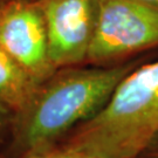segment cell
<instances>
[{
  "mask_svg": "<svg viewBox=\"0 0 158 158\" xmlns=\"http://www.w3.org/2000/svg\"><path fill=\"white\" fill-rule=\"evenodd\" d=\"M142 62L57 69L39 85L28 106L14 115L15 144L26 155L54 147L66 132L94 117L119 82Z\"/></svg>",
  "mask_w": 158,
  "mask_h": 158,
  "instance_id": "cell-1",
  "label": "cell"
},
{
  "mask_svg": "<svg viewBox=\"0 0 158 158\" xmlns=\"http://www.w3.org/2000/svg\"><path fill=\"white\" fill-rule=\"evenodd\" d=\"M158 135V60L142 62L63 145L90 158H139Z\"/></svg>",
  "mask_w": 158,
  "mask_h": 158,
  "instance_id": "cell-2",
  "label": "cell"
},
{
  "mask_svg": "<svg viewBox=\"0 0 158 158\" xmlns=\"http://www.w3.org/2000/svg\"><path fill=\"white\" fill-rule=\"evenodd\" d=\"M156 48L158 6L143 0H97L88 64H122Z\"/></svg>",
  "mask_w": 158,
  "mask_h": 158,
  "instance_id": "cell-3",
  "label": "cell"
},
{
  "mask_svg": "<svg viewBox=\"0 0 158 158\" xmlns=\"http://www.w3.org/2000/svg\"><path fill=\"white\" fill-rule=\"evenodd\" d=\"M0 47L39 83L57 70L51 61L45 18L36 0H8L0 7Z\"/></svg>",
  "mask_w": 158,
  "mask_h": 158,
  "instance_id": "cell-4",
  "label": "cell"
},
{
  "mask_svg": "<svg viewBox=\"0 0 158 158\" xmlns=\"http://www.w3.org/2000/svg\"><path fill=\"white\" fill-rule=\"evenodd\" d=\"M45 18L51 61L56 69L82 66L95 32L97 0H36Z\"/></svg>",
  "mask_w": 158,
  "mask_h": 158,
  "instance_id": "cell-5",
  "label": "cell"
},
{
  "mask_svg": "<svg viewBox=\"0 0 158 158\" xmlns=\"http://www.w3.org/2000/svg\"><path fill=\"white\" fill-rule=\"evenodd\" d=\"M40 85L0 47V104L14 115L20 113L32 101Z\"/></svg>",
  "mask_w": 158,
  "mask_h": 158,
  "instance_id": "cell-6",
  "label": "cell"
},
{
  "mask_svg": "<svg viewBox=\"0 0 158 158\" xmlns=\"http://www.w3.org/2000/svg\"><path fill=\"white\" fill-rule=\"evenodd\" d=\"M25 158H90L83 153H80L74 150H69L67 148H47L44 150L34 151L26 155Z\"/></svg>",
  "mask_w": 158,
  "mask_h": 158,
  "instance_id": "cell-7",
  "label": "cell"
},
{
  "mask_svg": "<svg viewBox=\"0 0 158 158\" xmlns=\"http://www.w3.org/2000/svg\"><path fill=\"white\" fill-rule=\"evenodd\" d=\"M13 118L14 114L2 104H0V135L5 131L8 125L13 123Z\"/></svg>",
  "mask_w": 158,
  "mask_h": 158,
  "instance_id": "cell-8",
  "label": "cell"
},
{
  "mask_svg": "<svg viewBox=\"0 0 158 158\" xmlns=\"http://www.w3.org/2000/svg\"><path fill=\"white\" fill-rule=\"evenodd\" d=\"M158 158V135L139 158Z\"/></svg>",
  "mask_w": 158,
  "mask_h": 158,
  "instance_id": "cell-9",
  "label": "cell"
},
{
  "mask_svg": "<svg viewBox=\"0 0 158 158\" xmlns=\"http://www.w3.org/2000/svg\"><path fill=\"white\" fill-rule=\"evenodd\" d=\"M143 1H147L149 4H152V5L158 6V0H143Z\"/></svg>",
  "mask_w": 158,
  "mask_h": 158,
  "instance_id": "cell-10",
  "label": "cell"
},
{
  "mask_svg": "<svg viewBox=\"0 0 158 158\" xmlns=\"http://www.w3.org/2000/svg\"><path fill=\"white\" fill-rule=\"evenodd\" d=\"M5 4V0H0V7Z\"/></svg>",
  "mask_w": 158,
  "mask_h": 158,
  "instance_id": "cell-11",
  "label": "cell"
}]
</instances>
